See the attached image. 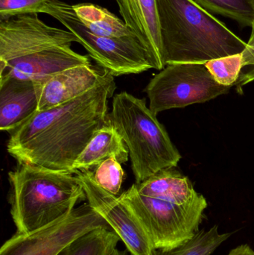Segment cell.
<instances>
[{"mask_svg":"<svg viewBox=\"0 0 254 255\" xmlns=\"http://www.w3.org/2000/svg\"><path fill=\"white\" fill-rule=\"evenodd\" d=\"M116 90L108 71L95 88L47 110L37 111L10 133L9 154L19 164L73 173L75 162L92 136L110 124L109 100Z\"/></svg>","mask_w":254,"mask_h":255,"instance_id":"cell-1","label":"cell"},{"mask_svg":"<svg viewBox=\"0 0 254 255\" xmlns=\"http://www.w3.org/2000/svg\"><path fill=\"white\" fill-rule=\"evenodd\" d=\"M164 66L243 53L247 42L195 0H157Z\"/></svg>","mask_w":254,"mask_h":255,"instance_id":"cell-2","label":"cell"},{"mask_svg":"<svg viewBox=\"0 0 254 255\" xmlns=\"http://www.w3.org/2000/svg\"><path fill=\"white\" fill-rule=\"evenodd\" d=\"M10 214L16 233L42 229L70 214L86 199L76 175L29 164L8 172Z\"/></svg>","mask_w":254,"mask_h":255,"instance_id":"cell-3","label":"cell"},{"mask_svg":"<svg viewBox=\"0 0 254 255\" xmlns=\"http://www.w3.org/2000/svg\"><path fill=\"white\" fill-rule=\"evenodd\" d=\"M109 121L128 147L136 184L160 171L177 167L181 154L146 100L128 92L116 94Z\"/></svg>","mask_w":254,"mask_h":255,"instance_id":"cell-4","label":"cell"},{"mask_svg":"<svg viewBox=\"0 0 254 255\" xmlns=\"http://www.w3.org/2000/svg\"><path fill=\"white\" fill-rule=\"evenodd\" d=\"M144 229L155 250L183 245L198 232L208 204L198 192L185 196L151 197L133 184L119 196Z\"/></svg>","mask_w":254,"mask_h":255,"instance_id":"cell-5","label":"cell"},{"mask_svg":"<svg viewBox=\"0 0 254 255\" xmlns=\"http://www.w3.org/2000/svg\"><path fill=\"white\" fill-rule=\"evenodd\" d=\"M43 13L50 15L73 33L91 58L112 76L157 70L152 57L137 37L116 38L94 34L79 20L73 5L60 0H50Z\"/></svg>","mask_w":254,"mask_h":255,"instance_id":"cell-6","label":"cell"},{"mask_svg":"<svg viewBox=\"0 0 254 255\" xmlns=\"http://www.w3.org/2000/svg\"><path fill=\"white\" fill-rule=\"evenodd\" d=\"M231 88L215 81L204 64L166 66L146 87L149 109L158 115L164 111L204 103L228 94Z\"/></svg>","mask_w":254,"mask_h":255,"instance_id":"cell-7","label":"cell"},{"mask_svg":"<svg viewBox=\"0 0 254 255\" xmlns=\"http://www.w3.org/2000/svg\"><path fill=\"white\" fill-rule=\"evenodd\" d=\"M110 228L89 203L38 230L18 234L7 240L0 255H58L81 237L95 229Z\"/></svg>","mask_w":254,"mask_h":255,"instance_id":"cell-8","label":"cell"},{"mask_svg":"<svg viewBox=\"0 0 254 255\" xmlns=\"http://www.w3.org/2000/svg\"><path fill=\"white\" fill-rule=\"evenodd\" d=\"M75 175L83 186L89 205L117 234L130 255H155V249L143 226L119 198L98 186L90 170L77 171Z\"/></svg>","mask_w":254,"mask_h":255,"instance_id":"cell-9","label":"cell"},{"mask_svg":"<svg viewBox=\"0 0 254 255\" xmlns=\"http://www.w3.org/2000/svg\"><path fill=\"white\" fill-rule=\"evenodd\" d=\"M78 43L69 30L49 26L38 13L18 15L0 21V63H7L46 48Z\"/></svg>","mask_w":254,"mask_h":255,"instance_id":"cell-10","label":"cell"},{"mask_svg":"<svg viewBox=\"0 0 254 255\" xmlns=\"http://www.w3.org/2000/svg\"><path fill=\"white\" fill-rule=\"evenodd\" d=\"M89 58L71 46H50L7 63H0V77H13L43 85L60 72L78 66L90 65Z\"/></svg>","mask_w":254,"mask_h":255,"instance_id":"cell-11","label":"cell"},{"mask_svg":"<svg viewBox=\"0 0 254 255\" xmlns=\"http://www.w3.org/2000/svg\"><path fill=\"white\" fill-rule=\"evenodd\" d=\"M107 73L90 64L57 73L42 86L37 111L47 110L81 97L100 84Z\"/></svg>","mask_w":254,"mask_h":255,"instance_id":"cell-12","label":"cell"},{"mask_svg":"<svg viewBox=\"0 0 254 255\" xmlns=\"http://www.w3.org/2000/svg\"><path fill=\"white\" fill-rule=\"evenodd\" d=\"M42 86L31 81L0 77V129L11 132L38 109Z\"/></svg>","mask_w":254,"mask_h":255,"instance_id":"cell-13","label":"cell"},{"mask_svg":"<svg viewBox=\"0 0 254 255\" xmlns=\"http://www.w3.org/2000/svg\"><path fill=\"white\" fill-rule=\"evenodd\" d=\"M125 25L146 48L157 67L165 68L157 0H116Z\"/></svg>","mask_w":254,"mask_h":255,"instance_id":"cell-14","label":"cell"},{"mask_svg":"<svg viewBox=\"0 0 254 255\" xmlns=\"http://www.w3.org/2000/svg\"><path fill=\"white\" fill-rule=\"evenodd\" d=\"M110 157H114L120 163L128 161L129 157V151L125 141L110 123L92 136L75 162L73 173L77 171L92 170Z\"/></svg>","mask_w":254,"mask_h":255,"instance_id":"cell-15","label":"cell"},{"mask_svg":"<svg viewBox=\"0 0 254 255\" xmlns=\"http://www.w3.org/2000/svg\"><path fill=\"white\" fill-rule=\"evenodd\" d=\"M79 20L94 34L103 37H137L125 22L104 7L91 3L74 4Z\"/></svg>","mask_w":254,"mask_h":255,"instance_id":"cell-16","label":"cell"},{"mask_svg":"<svg viewBox=\"0 0 254 255\" xmlns=\"http://www.w3.org/2000/svg\"><path fill=\"white\" fill-rule=\"evenodd\" d=\"M121 241L111 228L95 229L67 247V255H110Z\"/></svg>","mask_w":254,"mask_h":255,"instance_id":"cell-17","label":"cell"},{"mask_svg":"<svg viewBox=\"0 0 254 255\" xmlns=\"http://www.w3.org/2000/svg\"><path fill=\"white\" fill-rule=\"evenodd\" d=\"M231 236V233H219V227L214 226L209 230L199 231L183 245L171 250H155V255H211Z\"/></svg>","mask_w":254,"mask_h":255,"instance_id":"cell-18","label":"cell"},{"mask_svg":"<svg viewBox=\"0 0 254 255\" xmlns=\"http://www.w3.org/2000/svg\"><path fill=\"white\" fill-rule=\"evenodd\" d=\"M212 14H219L237 21L241 26L252 27L254 23L253 0H195Z\"/></svg>","mask_w":254,"mask_h":255,"instance_id":"cell-19","label":"cell"},{"mask_svg":"<svg viewBox=\"0 0 254 255\" xmlns=\"http://www.w3.org/2000/svg\"><path fill=\"white\" fill-rule=\"evenodd\" d=\"M204 64L216 82L229 88L240 80L244 67L242 53L212 60Z\"/></svg>","mask_w":254,"mask_h":255,"instance_id":"cell-20","label":"cell"},{"mask_svg":"<svg viewBox=\"0 0 254 255\" xmlns=\"http://www.w3.org/2000/svg\"><path fill=\"white\" fill-rule=\"evenodd\" d=\"M91 171L97 184L110 194L117 196L123 182L124 172L121 163L114 157H110Z\"/></svg>","mask_w":254,"mask_h":255,"instance_id":"cell-21","label":"cell"},{"mask_svg":"<svg viewBox=\"0 0 254 255\" xmlns=\"http://www.w3.org/2000/svg\"><path fill=\"white\" fill-rule=\"evenodd\" d=\"M50 0H0V21L18 15L43 13Z\"/></svg>","mask_w":254,"mask_h":255,"instance_id":"cell-22","label":"cell"},{"mask_svg":"<svg viewBox=\"0 0 254 255\" xmlns=\"http://www.w3.org/2000/svg\"><path fill=\"white\" fill-rule=\"evenodd\" d=\"M252 34L247 46L243 52V66H254V23L252 25Z\"/></svg>","mask_w":254,"mask_h":255,"instance_id":"cell-23","label":"cell"},{"mask_svg":"<svg viewBox=\"0 0 254 255\" xmlns=\"http://www.w3.org/2000/svg\"><path fill=\"white\" fill-rule=\"evenodd\" d=\"M228 255H254V250L247 244H244L234 249Z\"/></svg>","mask_w":254,"mask_h":255,"instance_id":"cell-24","label":"cell"},{"mask_svg":"<svg viewBox=\"0 0 254 255\" xmlns=\"http://www.w3.org/2000/svg\"><path fill=\"white\" fill-rule=\"evenodd\" d=\"M110 255H127V253L125 251H120V250L116 248Z\"/></svg>","mask_w":254,"mask_h":255,"instance_id":"cell-25","label":"cell"},{"mask_svg":"<svg viewBox=\"0 0 254 255\" xmlns=\"http://www.w3.org/2000/svg\"><path fill=\"white\" fill-rule=\"evenodd\" d=\"M58 255H67V248L66 250H64L61 254Z\"/></svg>","mask_w":254,"mask_h":255,"instance_id":"cell-26","label":"cell"},{"mask_svg":"<svg viewBox=\"0 0 254 255\" xmlns=\"http://www.w3.org/2000/svg\"><path fill=\"white\" fill-rule=\"evenodd\" d=\"M253 1H254V0H253Z\"/></svg>","mask_w":254,"mask_h":255,"instance_id":"cell-27","label":"cell"}]
</instances>
